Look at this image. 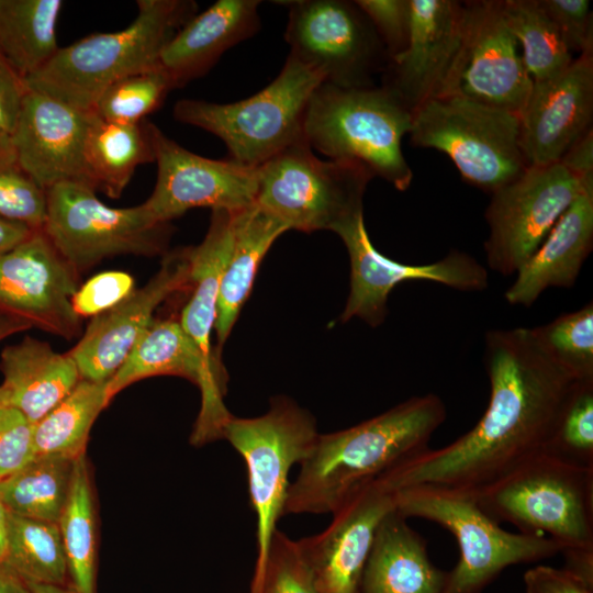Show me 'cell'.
Wrapping results in <instances>:
<instances>
[{
    "label": "cell",
    "mask_w": 593,
    "mask_h": 593,
    "mask_svg": "<svg viewBox=\"0 0 593 593\" xmlns=\"http://www.w3.org/2000/svg\"><path fill=\"white\" fill-rule=\"evenodd\" d=\"M260 593H320L298 540L279 529L270 544Z\"/></svg>",
    "instance_id": "cell-41"
},
{
    "label": "cell",
    "mask_w": 593,
    "mask_h": 593,
    "mask_svg": "<svg viewBox=\"0 0 593 593\" xmlns=\"http://www.w3.org/2000/svg\"><path fill=\"white\" fill-rule=\"evenodd\" d=\"M335 233L344 242L350 262V288L339 318L342 323L358 317L372 327L379 326L388 314L389 294L405 281H432L459 291H483L489 284L486 269L460 250L423 265L403 264L383 256L370 240L363 214Z\"/></svg>",
    "instance_id": "cell-16"
},
{
    "label": "cell",
    "mask_w": 593,
    "mask_h": 593,
    "mask_svg": "<svg viewBox=\"0 0 593 593\" xmlns=\"http://www.w3.org/2000/svg\"><path fill=\"white\" fill-rule=\"evenodd\" d=\"M502 8L533 82L555 78L572 63L571 52L539 0H502Z\"/></svg>",
    "instance_id": "cell-36"
},
{
    "label": "cell",
    "mask_w": 593,
    "mask_h": 593,
    "mask_svg": "<svg viewBox=\"0 0 593 593\" xmlns=\"http://www.w3.org/2000/svg\"><path fill=\"white\" fill-rule=\"evenodd\" d=\"M134 289V279L128 273L105 271L79 287L71 298V304L79 317H93L116 305Z\"/></svg>",
    "instance_id": "cell-45"
},
{
    "label": "cell",
    "mask_w": 593,
    "mask_h": 593,
    "mask_svg": "<svg viewBox=\"0 0 593 593\" xmlns=\"http://www.w3.org/2000/svg\"><path fill=\"white\" fill-rule=\"evenodd\" d=\"M34 230L0 216V254L27 238Z\"/></svg>",
    "instance_id": "cell-50"
},
{
    "label": "cell",
    "mask_w": 593,
    "mask_h": 593,
    "mask_svg": "<svg viewBox=\"0 0 593 593\" xmlns=\"http://www.w3.org/2000/svg\"><path fill=\"white\" fill-rule=\"evenodd\" d=\"M93 119V111L26 89L11 138L19 165L46 191L63 182L92 188L85 145Z\"/></svg>",
    "instance_id": "cell-20"
},
{
    "label": "cell",
    "mask_w": 593,
    "mask_h": 593,
    "mask_svg": "<svg viewBox=\"0 0 593 593\" xmlns=\"http://www.w3.org/2000/svg\"><path fill=\"white\" fill-rule=\"evenodd\" d=\"M539 1L571 54H593V14L590 1Z\"/></svg>",
    "instance_id": "cell-43"
},
{
    "label": "cell",
    "mask_w": 593,
    "mask_h": 593,
    "mask_svg": "<svg viewBox=\"0 0 593 593\" xmlns=\"http://www.w3.org/2000/svg\"><path fill=\"white\" fill-rule=\"evenodd\" d=\"M530 332L547 357L572 379H593L592 301Z\"/></svg>",
    "instance_id": "cell-37"
},
{
    "label": "cell",
    "mask_w": 593,
    "mask_h": 593,
    "mask_svg": "<svg viewBox=\"0 0 593 593\" xmlns=\"http://www.w3.org/2000/svg\"><path fill=\"white\" fill-rule=\"evenodd\" d=\"M391 493L399 514L435 522L456 538L460 556L443 593H481L505 568L561 551L548 537L505 530L472 495L426 485Z\"/></svg>",
    "instance_id": "cell-7"
},
{
    "label": "cell",
    "mask_w": 593,
    "mask_h": 593,
    "mask_svg": "<svg viewBox=\"0 0 593 593\" xmlns=\"http://www.w3.org/2000/svg\"><path fill=\"white\" fill-rule=\"evenodd\" d=\"M483 361L490 398L478 423L451 444L398 465L380 484L391 492L426 485L474 496L542 452L575 380L547 357L530 328L486 332Z\"/></svg>",
    "instance_id": "cell-1"
},
{
    "label": "cell",
    "mask_w": 593,
    "mask_h": 593,
    "mask_svg": "<svg viewBox=\"0 0 593 593\" xmlns=\"http://www.w3.org/2000/svg\"><path fill=\"white\" fill-rule=\"evenodd\" d=\"M31 328L27 324L0 314V342L5 337Z\"/></svg>",
    "instance_id": "cell-52"
},
{
    "label": "cell",
    "mask_w": 593,
    "mask_h": 593,
    "mask_svg": "<svg viewBox=\"0 0 593 593\" xmlns=\"http://www.w3.org/2000/svg\"><path fill=\"white\" fill-rule=\"evenodd\" d=\"M46 210V190L19 165L12 148L0 152V216L37 231Z\"/></svg>",
    "instance_id": "cell-40"
},
{
    "label": "cell",
    "mask_w": 593,
    "mask_h": 593,
    "mask_svg": "<svg viewBox=\"0 0 593 593\" xmlns=\"http://www.w3.org/2000/svg\"><path fill=\"white\" fill-rule=\"evenodd\" d=\"M43 232L80 277L119 255H165L170 223L155 221L143 204L111 208L82 183L63 182L46 191Z\"/></svg>",
    "instance_id": "cell-11"
},
{
    "label": "cell",
    "mask_w": 593,
    "mask_h": 593,
    "mask_svg": "<svg viewBox=\"0 0 593 593\" xmlns=\"http://www.w3.org/2000/svg\"><path fill=\"white\" fill-rule=\"evenodd\" d=\"M29 593H76L69 585L27 583Z\"/></svg>",
    "instance_id": "cell-54"
},
{
    "label": "cell",
    "mask_w": 593,
    "mask_h": 593,
    "mask_svg": "<svg viewBox=\"0 0 593 593\" xmlns=\"http://www.w3.org/2000/svg\"><path fill=\"white\" fill-rule=\"evenodd\" d=\"M155 376L182 377L199 388L201 407L191 435L192 444L199 446L223 438L224 425L232 416L224 403L227 382L206 368L195 345L174 318L153 320L107 382L109 401L135 381Z\"/></svg>",
    "instance_id": "cell-19"
},
{
    "label": "cell",
    "mask_w": 593,
    "mask_h": 593,
    "mask_svg": "<svg viewBox=\"0 0 593 593\" xmlns=\"http://www.w3.org/2000/svg\"><path fill=\"white\" fill-rule=\"evenodd\" d=\"M157 180L142 203L159 223H170L194 208L238 212L256 203L257 168L231 159L197 155L147 122Z\"/></svg>",
    "instance_id": "cell-15"
},
{
    "label": "cell",
    "mask_w": 593,
    "mask_h": 593,
    "mask_svg": "<svg viewBox=\"0 0 593 593\" xmlns=\"http://www.w3.org/2000/svg\"><path fill=\"white\" fill-rule=\"evenodd\" d=\"M34 457V423L18 409L0 405V481Z\"/></svg>",
    "instance_id": "cell-42"
},
{
    "label": "cell",
    "mask_w": 593,
    "mask_h": 593,
    "mask_svg": "<svg viewBox=\"0 0 593 593\" xmlns=\"http://www.w3.org/2000/svg\"><path fill=\"white\" fill-rule=\"evenodd\" d=\"M0 370L2 405L18 409L34 424L80 381L68 354H59L49 344L30 336L1 351Z\"/></svg>",
    "instance_id": "cell-27"
},
{
    "label": "cell",
    "mask_w": 593,
    "mask_h": 593,
    "mask_svg": "<svg viewBox=\"0 0 593 593\" xmlns=\"http://www.w3.org/2000/svg\"><path fill=\"white\" fill-rule=\"evenodd\" d=\"M109 403L107 382L80 379L63 401L34 424L35 456L76 459L85 455L92 424Z\"/></svg>",
    "instance_id": "cell-33"
},
{
    "label": "cell",
    "mask_w": 593,
    "mask_h": 593,
    "mask_svg": "<svg viewBox=\"0 0 593 593\" xmlns=\"http://www.w3.org/2000/svg\"><path fill=\"white\" fill-rule=\"evenodd\" d=\"M288 10L289 55L342 88L374 86L389 57L374 27L355 1H276Z\"/></svg>",
    "instance_id": "cell-12"
},
{
    "label": "cell",
    "mask_w": 593,
    "mask_h": 593,
    "mask_svg": "<svg viewBox=\"0 0 593 593\" xmlns=\"http://www.w3.org/2000/svg\"><path fill=\"white\" fill-rule=\"evenodd\" d=\"M593 54H582L558 76L533 82L519 114V139L529 166L559 163L592 128Z\"/></svg>",
    "instance_id": "cell-22"
},
{
    "label": "cell",
    "mask_w": 593,
    "mask_h": 593,
    "mask_svg": "<svg viewBox=\"0 0 593 593\" xmlns=\"http://www.w3.org/2000/svg\"><path fill=\"white\" fill-rule=\"evenodd\" d=\"M256 204L288 230L334 233L363 214L372 175L362 166L322 160L306 142L292 145L259 167Z\"/></svg>",
    "instance_id": "cell-10"
},
{
    "label": "cell",
    "mask_w": 593,
    "mask_h": 593,
    "mask_svg": "<svg viewBox=\"0 0 593 593\" xmlns=\"http://www.w3.org/2000/svg\"><path fill=\"white\" fill-rule=\"evenodd\" d=\"M79 276L43 230L0 254V314L65 339L80 334L71 298Z\"/></svg>",
    "instance_id": "cell-17"
},
{
    "label": "cell",
    "mask_w": 593,
    "mask_h": 593,
    "mask_svg": "<svg viewBox=\"0 0 593 593\" xmlns=\"http://www.w3.org/2000/svg\"><path fill=\"white\" fill-rule=\"evenodd\" d=\"M413 146L447 155L462 178L493 193L528 167L519 116L458 96L430 98L412 112Z\"/></svg>",
    "instance_id": "cell-8"
},
{
    "label": "cell",
    "mask_w": 593,
    "mask_h": 593,
    "mask_svg": "<svg viewBox=\"0 0 593 593\" xmlns=\"http://www.w3.org/2000/svg\"><path fill=\"white\" fill-rule=\"evenodd\" d=\"M474 497L500 524L548 537L561 550L593 547V469L541 452Z\"/></svg>",
    "instance_id": "cell-9"
},
{
    "label": "cell",
    "mask_w": 593,
    "mask_h": 593,
    "mask_svg": "<svg viewBox=\"0 0 593 593\" xmlns=\"http://www.w3.org/2000/svg\"><path fill=\"white\" fill-rule=\"evenodd\" d=\"M318 432L314 417L287 396H276L257 417L232 415L223 438L243 458L256 516V562L249 593H260L265 564L277 524L284 516L289 474L312 449Z\"/></svg>",
    "instance_id": "cell-6"
},
{
    "label": "cell",
    "mask_w": 593,
    "mask_h": 593,
    "mask_svg": "<svg viewBox=\"0 0 593 593\" xmlns=\"http://www.w3.org/2000/svg\"><path fill=\"white\" fill-rule=\"evenodd\" d=\"M76 459L35 456L0 481L1 502L16 515L58 524L70 493Z\"/></svg>",
    "instance_id": "cell-32"
},
{
    "label": "cell",
    "mask_w": 593,
    "mask_h": 593,
    "mask_svg": "<svg viewBox=\"0 0 593 593\" xmlns=\"http://www.w3.org/2000/svg\"><path fill=\"white\" fill-rule=\"evenodd\" d=\"M188 286V248L166 253L150 280L113 307L93 316L81 339L67 353L80 379L108 382L153 322L156 309Z\"/></svg>",
    "instance_id": "cell-18"
},
{
    "label": "cell",
    "mask_w": 593,
    "mask_h": 593,
    "mask_svg": "<svg viewBox=\"0 0 593 593\" xmlns=\"http://www.w3.org/2000/svg\"><path fill=\"white\" fill-rule=\"evenodd\" d=\"M542 452L575 467L593 469V379L573 383Z\"/></svg>",
    "instance_id": "cell-38"
},
{
    "label": "cell",
    "mask_w": 593,
    "mask_h": 593,
    "mask_svg": "<svg viewBox=\"0 0 593 593\" xmlns=\"http://www.w3.org/2000/svg\"><path fill=\"white\" fill-rule=\"evenodd\" d=\"M0 405H2V400H1V392H0Z\"/></svg>",
    "instance_id": "cell-55"
},
{
    "label": "cell",
    "mask_w": 593,
    "mask_h": 593,
    "mask_svg": "<svg viewBox=\"0 0 593 593\" xmlns=\"http://www.w3.org/2000/svg\"><path fill=\"white\" fill-rule=\"evenodd\" d=\"M380 37L389 60L406 47L410 23V0H356Z\"/></svg>",
    "instance_id": "cell-44"
},
{
    "label": "cell",
    "mask_w": 593,
    "mask_h": 593,
    "mask_svg": "<svg viewBox=\"0 0 593 593\" xmlns=\"http://www.w3.org/2000/svg\"><path fill=\"white\" fill-rule=\"evenodd\" d=\"M287 231L283 223L256 203L234 213L233 247L220 284L214 326L219 355L250 294L265 255Z\"/></svg>",
    "instance_id": "cell-29"
},
{
    "label": "cell",
    "mask_w": 593,
    "mask_h": 593,
    "mask_svg": "<svg viewBox=\"0 0 593 593\" xmlns=\"http://www.w3.org/2000/svg\"><path fill=\"white\" fill-rule=\"evenodd\" d=\"M234 213L212 210L203 240L198 246L187 247L191 296L179 320L206 368L223 381H227V373L212 346L211 335L216 321L220 284L233 247Z\"/></svg>",
    "instance_id": "cell-26"
},
{
    "label": "cell",
    "mask_w": 593,
    "mask_h": 593,
    "mask_svg": "<svg viewBox=\"0 0 593 593\" xmlns=\"http://www.w3.org/2000/svg\"><path fill=\"white\" fill-rule=\"evenodd\" d=\"M447 572L436 568L426 541L395 510L378 527L360 593H443Z\"/></svg>",
    "instance_id": "cell-28"
},
{
    "label": "cell",
    "mask_w": 593,
    "mask_h": 593,
    "mask_svg": "<svg viewBox=\"0 0 593 593\" xmlns=\"http://www.w3.org/2000/svg\"><path fill=\"white\" fill-rule=\"evenodd\" d=\"M322 76L291 55L278 76L244 100L215 103L181 99L175 120L202 128L225 144L231 160L257 168L304 139V118Z\"/></svg>",
    "instance_id": "cell-5"
},
{
    "label": "cell",
    "mask_w": 593,
    "mask_h": 593,
    "mask_svg": "<svg viewBox=\"0 0 593 593\" xmlns=\"http://www.w3.org/2000/svg\"><path fill=\"white\" fill-rule=\"evenodd\" d=\"M4 561L26 583L67 585L68 570L58 524L9 511Z\"/></svg>",
    "instance_id": "cell-35"
},
{
    "label": "cell",
    "mask_w": 593,
    "mask_h": 593,
    "mask_svg": "<svg viewBox=\"0 0 593 593\" xmlns=\"http://www.w3.org/2000/svg\"><path fill=\"white\" fill-rule=\"evenodd\" d=\"M465 7L460 46L436 97H463L519 116L533 79L506 24L502 0L467 1Z\"/></svg>",
    "instance_id": "cell-14"
},
{
    "label": "cell",
    "mask_w": 593,
    "mask_h": 593,
    "mask_svg": "<svg viewBox=\"0 0 593 593\" xmlns=\"http://www.w3.org/2000/svg\"><path fill=\"white\" fill-rule=\"evenodd\" d=\"M137 15L120 31L94 33L61 47L38 71L24 79L26 89L83 111L112 83L159 66L176 33L195 15L192 0H138Z\"/></svg>",
    "instance_id": "cell-3"
},
{
    "label": "cell",
    "mask_w": 593,
    "mask_h": 593,
    "mask_svg": "<svg viewBox=\"0 0 593 593\" xmlns=\"http://www.w3.org/2000/svg\"><path fill=\"white\" fill-rule=\"evenodd\" d=\"M85 161L94 191L120 198L136 168L154 161L147 122H108L94 114L86 139Z\"/></svg>",
    "instance_id": "cell-30"
},
{
    "label": "cell",
    "mask_w": 593,
    "mask_h": 593,
    "mask_svg": "<svg viewBox=\"0 0 593 593\" xmlns=\"http://www.w3.org/2000/svg\"><path fill=\"white\" fill-rule=\"evenodd\" d=\"M58 527L66 556L69 586L76 593H96V515L85 455L76 459L70 493Z\"/></svg>",
    "instance_id": "cell-34"
},
{
    "label": "cell",
    "mask_w": 593,
    "mask_h": 593,
    "mask_svg": "<svg viewBox=\"0 0 593 593\" xmlns=\"http://www.w3.org/2000/svg\"><path fill=\"white\" fill-rule=\"evenodd\" d=\"M405 49L389 60L383 87L413 112L437 96L460 46L466 7L455 0H410Z\"/></svg>",
    "instance_id": "cell-23"
},
{
    "label": "cell",
    "mask_w": 593,
    "mask_h": 593,
    "mask_svg": "<svg viewBox=\"0 0 593 593\" xmlns=\"http://www.w3.org/2000/svg\"><path fill=\"white\" fill-rule=\"evenodd\" d=\"M559 163L579 180L593 177V128L577 139Z\"/></svg>",
    "instance_id": "cell-48"
},
{
    "label": "cell",
    "mask_w": 593,
    "mask_h": 593,
    "mask_svg": "<svg viewBox=\"0 0 593 593\" xmlns=\"http://www.w3.org/2000/svg\"><path fill=\"white\" fill-rule=\"evenodd\" d=\"M586 179L579 180L560 163L529 166L518 178L493 192L485 210L489 236L484 249L490 269L504 276L516 273L580 193Z\"/></svg>",
    "instance_id": "cell-13"
},
{
    "label": "cell",
    "mask_w": 593,
    "mask_h": 593,
    "mask_svg": "<svg viewBox=\"0 0 593 593\" xmlns=\"http://www.w3.org/2000/svg\"><path fill=\"white\" fill-rule=\"evenodd\" d=\"M61 7L60 0H0V54L23 81L59 49Z\"/></svg>",
    "instance_id": "cell-31"
},
{
    "label": "cell",
    "mask_w": 593,
    "mask_h": 593,
    "mask_svg": "<svg viewBox=\"0 0 593 593\" xmlns=\"http://www.w3.org/2000/svg\"><path fill=\"white\" fill-rule=\"evenodd\" d=\"M560 553L566 560L564 569L593 586V547L564 548Z\"/></svg>",
    "instance_id": "cell-49"
},
{
    "label": "cell",
    "mask_w": 593,
    "mask_h": 593,
    "mask_svg": "<svg viewBox=\"0 0 593 593\" xmlns=\"http://www.w3.org/2000/svg\"><path fill=\"white\" fill-rule=\"evenodd\" d=\"M9 510L0 500V560H4L8 547Z\"/></svg>",
    "instance_id": "cell-53"
},
{
    "label": "cell",
    "mask_w": 593,
    "mask_h": 593,
    "mask_svg": "<svg viewBox=\"0 0 593 593\" xmlns=\"http://www.w3.org/2000/svg\"><path fill=\"white\" fill-rule=\"evenodd\" d=\"M446 415L441 399L427 393L355 426L318 434L290 483L284 515L333 514L358 491L427 450Z\"/></svg>",
    "instance_id": "cell-2"
},
{
    "label": "cell",
    "mask_w": 593,
    "mask_h": 593,
    "mask_svg": "<svg viewBox=\"0 0 593 593\" xmlns=\"http://www.w3.org/2000/svg\"><path fill=\"white\" fill-rule=\"evenodd\" d=\"M26 87L0 54V152L11 149Z\"/></svg>",
    "instance_id": "cell-46"
},
{
    "label": "cell",
    "mask_w": 593,
    "mask_h": 593,
    "mask_svg": "<svg viewBox=\"0 0 593 593\" xmlns=\"http://www.w3.org/2000/svg\"><path fill=\"white\" fill-rule=\"evenodd\" d=\"M259 0H219L193 15L167 44L159 65L176 87L205 75L233 46L260 30Z\"/></svg>",
    "instance_id": "cell-25"
},
{
    "label": "cell",
    "mask_w": 593,
    "mask_h": 593,
    "mask_svg": "<svg viewBox=\"0 0 593 593\" xmlns=\"http://www.w3.org/2000/svg\"><path fill=\"white\" fill-rule=\"evenodd\" d=\"M412 112L388 88H342L322 82L304 118V139L329 159L358 164L405 191L413 171L402 152Z\"/></svg>",
    "instance_id": "cell-4"
},
{
    "label": "cell",
    "mask_w": 593,
    "mask_h": 593,
    "mask_svg": "<svg viewBox=\"0 0 593 593\" xmlns=\"http://www.w3.org/2000/svg\"><path fill=\"white\" fill-rule=\"evenodd\" d=\"M169 74L157 67L128 75L109 86L92 109L103 121L137 124L156 111L176 89Z\"/></svg>",
    "instance_id": "cell-39"
},
{
    "label": "cell",
    "mask_w": 593,
    "mask_h": 593,
    "mask_svg": "<svg viewBox=\"0 0 593 593\" xmlns=\"http://www.w3.org/2000/svg\"><path fill=\"white\" fill-rule=\"evenodd\" d=\"M0 593H29L27 583L4 560H0Z\"/></svg>",
    "instance_id": "cell-51"
},
{
    "label": "cell",
    "mask_w": 593,
    "mask_h": 593,
    "mask_svg": "<svg viewBox=\"0 0 593 593\" xmlns=\"http://www.w3.org/2000/svg\"><path fill=\"white\" fill-rule=\"evenodd\" d=\"M394 510L393 494L374 481L335 511L323 532L298 540L320 593H360L378 527Z\"/></svg>",
    "instance_id": "cell-21"
},
{
    "label": "cell",
    "mask_w": 593,
    "mask_h": 593,
    "mask_svg": "<svg viewBox=\"0 0 593 593\" xmlns=\"http://www.w3.org/2000/svg\"><path fill=\"white\" fill-rule=\"evenodd\" d=\"M593 248V178L560 216L533 256L516 272L504 298L529 307L548 288H572Z\"/></svg>",
    "instance_id": "cell-24"
},
{
    "label": "cell",
    "mask_w": 593,
    "mask_h": 593,
    "mask_svg": "<svg viewBox=\"0 0 593 593\" xmlns=\"http://www.w3.org/2000/svg\"><path fill=\"white\" fill-rule=\"evenodd\" d=\"M525 593H593V586L566 570L538 564L524 573Z\"/></svg>",
    "instance_id": "cell-47"
}]
</instances>
